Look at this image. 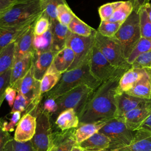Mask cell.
Masks as SVG:
<instances>
[{"mask_svg": "<svg viewBox=\"0 0 151 151\" xmlns=\"http://www.w3.org/2000/svg\"><path fill=\"white\" fill-rule=\"evenodd\" d=\"M36 118L35 133L31 140L34 151H50L53 143L51 116L42 109L40 104L37 111Z\"/></svg>", "mask_w": 151, "mask_h": 151, "instance_id": "7", "label": "cell"}, {"mask_svg": "<svg viewBox=\"0 0 151 151\" xmlns=\"http://www.w3.org/2000/svg\"><path fill=\"white\" fill-rule=\"evenodd\" d=\"M126 93L137 97L151 99V81L149 73L146 71L134 87Z\"/></svg>", "mask_w": 151, "mask_h": 151, "instance_id": "26", "label": "cell"}, {"mask_svg": "<svg viewBox=\"0 0 151 151\" xmlns=\"http://www.w3.org/2000/svg\"><path fill=\"white\" fill-rule=\"evenodd\" d=\"M41 106L44 111L48 112L50 114L51 118L55 114L58 109V105L55 100L51 98H45Z\"/></svg>", "mask_w": 151, "mask_h": 151, "instance_id": "44", "label": "cell"}, {"mask_svg": "<svg viewBox=\"0 0 151 151\" xmlns=\"http://www.w3.org/2000/svg\"><path fill=\"white\" fill-rule=\"evenodd\" d=\"M94 40L96 47L112 65L127 70L132 67L124 57L121 47L114 37H107L96 31Z\"/></svg>", "mask_w": 151, "mask_h": 151, "instance_id": "9", "label": "cell"}, {"mask_svg": "<svg viewBox=\"0 0 151 151\" xmlns=\"http://www.w3.org/2000/svg\"><path fill=\"white\" fill-rule=\"evenodd\" d=\"M148 73H149V75H150V81H151V70H149V71H147Z\"/></svg>", "mask_w": 151, "mask_h": 151, "instance_id": "53", "label": "cell"}, {"mask_svg": "<svg viewBox=\"0 0 151 151\" xmlns=\"http://www.w3.org/2000/svg\"><path fill=\"white\" fill-rule=\"evenodd\" d=\"M42 12L50 21L57 19V8L62 4H66L65 0H40Z\"/></svg>", "mask_w": 151, "mask_h": 151, "instance_id": "34", "label": "cell"}, {"mask_svg": "<svg viewBox=\"0 0 151 151\" xmlns=\"http://www.w3.org/2000/svg\"><path fill=\"white\" fill-rule=\"evenodd\" d=\"M51 21L44 13L35 20L34 25V34L35 35H41L46 32L51 27Z\"/></svg>", "mask_w": 151, "mask_h": 151, "instance_id": "38", "label": "cell"}, {"mask_svg": "<svg viewBox=\"0 0 151 151\" xmlns=\"http://www.w3.org/2000/svg\"><path fill=\"white\" fill-rule=\"evenodd\" d=\"M107 122L86 123L79 125L74 130V136L78 145L98 132Z\"/></svg>", "mask_w": 151, "mask_h": 151, "instance_id": "27", "label": "cell"}, {"mask_svg": "<svg viewBox=\"0 0 151 151\" xmlns=\"http://www.w3.org/2000/svg\"><path fill=\"white\" fill-rule=\"evenodd\" d=\"M19 0H0V18Z\"/></svg>", "mask_w": 151, "mask_h": 151, "instance_id": "46", "label": "cell"}, {"mask_svg": "<svg viewBox=\"0 0 151 151\" xmlns=\"http://www.w3.org/2000/svg\"><path fill=\"white\" fill-rule=\"evenodd\" d=\"M75 129L53 131L52 146L50 151H71L73 146L78 145L74 136Z\"/></svg>", "mask_w": 151, "mask_h": 151, "instance_id": "18", "label": "cell"}, {"mask_svg": "<svg viewBox=\"0 0 151 151\" xmlns=\"http://www.w3.org/2000/svg\"><path fill=\"white\" fill-rule=\"evenodd\" d=\"M145 9H146L147 13V15H148V17H149V19L151 21V3L149 2V3H147V4H146L144 6Z\"/></svg>", "mask_w": 151, "mask_h": 151, "instance_id": "50", "label": "cell"}, {"mask_svg": "<svg viewBox=\"0 0 151 151\" xmlns=\"http://www.w3.org/2000/svg\"><path fill=\"white\" fill-rule=\"evenodd\" d=\"M52 38L51 51L55 54L65 47L67 38L71 33L67 26L61 24L57 19L51 21Z\"/></svg>", "mask_w": 151, "mask_h": 151, "instance_id": "19", "label": "cell"}, {"mask_svg": "<svg viewBox=\"0 0 151 151\" xmlns=\"http://www.w3.org/2000/svg\"><path fill=\"white\" fill-rule=\"evenodd\" d=\"M54 123L61 131H65L78 127L79 119L74 109H68L61 111L58 115Z\"/></svg>", "mask_w": 151, "mask_h": 151, "instance_id": "24", "label": "cell"}, {"mask_svg": "<svg viewBox=\"0 0 151 151\" xmlns=\"http://www.w3.org/2000/svg\"><path fill=\"white\" fill-rule=\"evenodd\" d=\"M4 151H34V149L31 140L19 142L13 138L6 145Z\"/></svg>", "mask_w": 151, "mask_h": 151, "instance_id": "41", "label": "cell"}, {"mask_svg": "<svg viewBox=\"0 0 151 151\" xmlns=\"http://www.w3.org/2000/svg\"><path fill=\"white\" fill-rule=\"evenodd\" d=\"M133 8V11L139 12V10L146 4L150 2V0H129Z\"/></svg>", "mask_w": 151, "mask_h": 151, "instance_id": "48", "label": "cell"}, {"mask_svg": "<svg viewBox=\"0 0 151 151\" xmlns=\"http://www.w3.org/2000/svg\"><path fill=\"white\" fill-rule=\"evenodd\" d=\"M151 114V99H145L138 106L126 113L120 119L130 130H138Z\"/></svg>", "mask_w": 151, "mask_h": 151, "instance_id": "12", "label": "cell"}, {"mask_svg": "<svg viewBox=\"0 0 151 151\" xmlns=\"http://www.w3.org/2000/svg\"><path fill=\"white\" fill-rule=\"evenodd\" d=\"M133 11V6L129 1H123L116 9L108 21L113 22H123Z\"/></svg>", "mask_w": 151, "mask_h": 151, "instance_id": "32", "label": "cell"}, {"mask_svg": "<svg viewBox=\"0 0 151 151\" xmlns=\"http://www.w3.org/2000/svg\"><path fill=\"white\" fill-rule=\"evenodd\" d=\"M75 16L67 3L60 4L57 8V19L64 25L68 27Z\"/></svg>", "mask_w": 151, "mask_h": 151, "instance_id": "35", "label": "cell"}, {"mask_svg": "<svg viewBox=\"0 0 151 151\" xmlns=\"http://www.w3.org/2000/svg\"><path fill=\"white\" fill-rule=\"evenodd\" d=\"M71 151H84V149L81 148L78 145H76L71 150Z\"/></svg>", "mask_w": 151, "mask_h": 151, "instance_id": "51", "label": "cell"}, {"mask_svg": "<svg viewBox=\"0 0 151 151\" xmlns=\"http://www.w3.org/2000/svg\"><path fill=\"white\" fill-rule=\"evenodd\" d=\"M132 68L143 69L146 71L151 70V50L137 57L131 64Z\"/></svg>", "mask_w": 151, "mask_h": 151, "instance_id": "40", "label": "cell"}, {"mask_svg": "<svg viewBox=\"0 0 151 151\" xmlns=\"http://www.w3.org/2000/svg\"><path fill=\"white\" fill-rule=\"evenodd\" d=\"M139 24L142 37L151 40V21L144 7L139 11Z\"/></svg>", "mask_w": 151, "mask_h": 151, "instance_id": "36", "label": "cell"}, {"mask_svg": "<svg viewBox=\"0 0 151 151\" xmlns=\"http://www.w3.org/2000/svg\"><path fill=\"white\" fill-rule=\"evenodd\" d=\"M15 42H12L0 52V75L11 69L14 61Z\"/></svg>", "mask_w": 151, "mask_h": 151, "instance_id": "30", "label": "cell"}, {"mask_svg": "<svg viewBox=\"0 0 151 151\" xmlns=\"http://www.w3.org/2000/svg\"><path fill=\"white\" fill-rule=\"evenodd\" d=\"M84 151H89V150H84ZM98 151H115L113 150H109V149H104V150H98Z\"/></svg>", "mask_w": 151, "mask_h": 151, "instance_id": "52", "label": "cell"}, {"mask_svg": "<svg viewBox=\"0 0 151 151\" xmlns=\"http://www.w3.org/2000/svg\"><path fill=\"white\" fill-rule=\"evenodd\" d=\"M17 90L11 86H9L5 91V99L7 101L9 106L11 108L13 106V104L17 96Z\"/></svg>", "mask_w": 151, "mask_h": 151, "instance_id": "45", "label": "cell"}, {"mask_svg": "<svg viewBox=\"0 0 151 151\" xmlns=\"http://www.w3.org/2000/svg\"><path fill=\"white\" fill-rule=\"evenodd\" d=\"M52 45V38L51 27L46 32L41 35H35L33 40L34 53L41 54L51 51Z\"/></svg>", "mask_w": 151, "mask_h": 151, "instance_id": "28", "label": "cell"}, {"mask_svg": "<svg viewBox=\"0 0 151 151\" xmlns=\"http://www.w3.org/2000/svg\"><path fill=\"white\" fill-rule=\"evenodd\" d=\"M115 151H151V132L139 129L129 145Z\"/></svg>", "mask_w": 151, "mask_h": 151, "instance_id": "16", "label": "cell"}, {"mask_svg": "<svg viewBox=\"0 0 151 151\" xmlns=\"http://www.w3.org/2000/svg\"><path fill=\"white\" fill-rule=\"evenodd\" d=\"M19 1H24V0H19Z\"/></svg>", "mask_w": 151, "mask_h": 151, "instance_id": "55", "label": "cell"}, {"mask_svg": "<svg viewBox=\"0 0 151 151\" xmlns=\"http://www.w3.org/2000/svg\"><path fill=\"white\" fill-rule=\"evenodd\" d=\"M13 138L9 132L4 131L0 127V151H4L6 145Z\"/></svg>", "mask_w": 151, "mask_h": 151, "instance_id": "47", "label": "cell"}, {"mask_svg": "<svg viewBox=\"0 0 151 151\" xmlns=\"http://www.w3.org/2000/svg\"><path fill=\"white\" fill-rule=\"evenodd\" d=\"M146 99L137 97L123 92L116 95V119H120L126 113L138 106Z\"/></svg>", "mask_w": 151, "mask_h": 151, "instance_id": "17", "label": "cell"}, {"mask_svg": "<svg viewBox=\"0 0 151 151\" xmlns=\"http://www.w3.org/2000/svg\"><path fill=\"white\" fill-rule=\"evenodd\" d=\"M31 24H25L15 27L0 26V52L9 44L15 42Z\"/></svg>", "mask_w": 151, "mask_h": 151, "instance_id": "23", "label": "cell"}, {"mask_svg": "<svg viewBox=\"0 0 151 151\" xmlns=\"http://www.w3.org/2000/svg\"><path fill=\"white\" fill-rule=\"evenodd\" d=\"M37 126V118L35 116L27 113L22 116L14 133V139L19 142L30 141L34 137Z\"/></svg>", "mask_w": 151, "mask_h": 151, "instance_id": "13", "label": "cell"}, {"mask_svg": "<svg viewBox=\"0 0 151 151\" xmlns=\"http://www.w3.org/2000/svg\"><path fill=\"white\" fill-rule=\"evenodd\" d=\"M2 122H1V120H0V127H2Z\"/></svg>", "mask_w": 151, "mask_h": 151, "instance_id": "54", "label": "cell"}, {"mask_svg": "<svg viewBox=\"0 0 151 151\" xmlns=\"http://www.w3.org/2000/svg\"><path fill=\"white\" fill-rule=\"evenodd\" d=\"M146 71L143 69L133 68L132 67L127 70L119 80L116 94L127 92L132 89Z\"/></svg>", "mask_w": 151, "mask_h": 151, "instance_id": "22", "label": "cell"}, {"mask_svg": "<svg viewBox=\"0 0 151 151\" xmlns=\"http://www.w3.org/2000/svg\"><path fill=\"white\" fill-rule=\"evenodd\" d=\"M74 60V54L71 48L65 47L55 54L51 68L56 71L63 74L73 64Z\"/></svg>", "mask_w": 151, "mask_h": 151, "instance_id": "21", "label": "cell"}, {"mask_svg": "<svg viewBox=\"0 0 151 151\" xmlns=\"http://www.w3.org/2000/svg\"><path fill=\"white\" fill-rule=\"evenodd\" d=\"M14 88L31 102L37 105L41 104L43 96L40 91V81L34 78L31 68Z\"/></svg>", "mask_w": 151, "mask_h": 151, "instance_id": "11", "label": "cell"}, {"mask_svg": "<svg viewBox=\"0 0 151 151\" xmlns=\"http://www.w3.org/2000/svg\"><path fill=\"white\" fill-rule=\"evenodd\" d=\"M11 114V117L9 118L8 122H2V129L7 132H12L14 130L15 127H17L19 121L20 120L22 114L19 111H15Z\"/></svg>", "mask_w": 151, "mask_h": 151, "instance_id": "43", "label": "cell"}, {"mask_svg": "<svg viewBox=\"0 0 151 151\" xmlns=\"http://www.w3.org/2000/svg\"><path fill=\"white\" fill-rule=\"evenodd\" d=\"M88 64L92 75L102 83L110 80L120 78L127 71V70L112 65L103 55L95 44L92 49Z\"/></svg>", "mask_w": 151, "mask_h": 151, "instance_id": "6", "label": "cell"}, {"mask_svg": "<svg viewBox=\"0 0 151 151\" xmlns=\"http://www.w3.org/2000/svg\"><path fill=\"white\" fill-rule=\"evenodd\" d=\"M68 28L71 33L83 37L91 36L97 31L87 25L76 15L72 19Z\"/></svg>", "mask_w": 151, "mask_h": 151, "instance_id": "31", "label": "cell"}, {"mask_svg": "<svg viewBox=\"0 0 151 151\" xmlns=\"http://www.w3.org/2000/svg\"><path fill=\"white\" fill-rule=\"evenodd\" d=\"M78 145L84 150L98 151L108 149L110 139L105 134L98 132Z\"/></svg>", "mask_w": 151, "mask_h": 151, "instance_id": "25", "label": "cell"}, {"mask_svg": "<svg viewBox=\"0 0 151 151\" xmlns=\"http://www.w3.org/2000/svg\"><path fill=\"white\" fill-rule=\"evenodd\" d=\"M55 54L49 51L41 54L34 53L31 70L35 79L41 81L43 76L51 66Z\"/></svg>", "mask_w": 151, "mask_h": 151, "instance_id": "15", "label": "cell"}, {"mask_svg": "<svg viewBox=\"0 0 151 151\" xmlns=\"http://www.w3.org/2000/svg\"><path fill=\"white\" fill-rule=\"evenodd\" d=\"M119 80H108L94 90L78 116L79 125L107 122L116 117V95Z\"/></svg>", "mask_w": 151, "mask_h": 151, "instance_id": "1", "label": "cell"}, {"mask_svg": "<svg viewBox=\"0 0 151 151\" xmlns=\"http://www.w3.org/2000/svg\"><path fill=\"white\" fill-rule=\"evenodd\" d=\"M99 132L110 139V146L107 149L113 150L129 145L135 134V131L129 130L123 121L116 118L107 121Z\"/></svg>", "mask_w": 151, "mask_h": 151, "instance_id": "8", "label": "cell"}, {"mask_svg": "<svg viewBox=\"0 0 151 151\" xmlns=\"http://www.w3.org/2000/svg\"><path fill=\"white\" fill-rule=\"evenodd\" d=\"M40 0L19 1L0 18V26L15 27L31 24L42 14Z\"/></svg>", "mask_w": 151, "mask_h": 151, "instance_id": "3", "label": "cell"}, {"mask_svg": "<svg viewBox=\"0 0 151 151\" xmlns=\"http://www.w3.org/2000/svg\"><path fill=\"white\" fill-rule=\"evenodd\" d=\"M94 91L86 85H80L58 97L55 99L58 109L55 114L51 118V120H55L61 111L68 109H74L78 116Z\"/></svg>", "mask_w": 151, "mask_h": 151, "instance_id": "5", "label": "cell"}, {"mask_svg": "<svg viewBox=\"0 0 151 151\" xmlns=\"http://www.w3.org/2000/svg\"><path fill=\"white\" fill-rule=\"evenodd\" d=\"M151 50V40L141 37L129 56L126 59L129 64H132L135 59L141 54Z\"/></svg>", "mask_w": 151, "mask_h": 151, "instance_id": "33", "label": "cell"}, {"mask_svg": "<svg viewBox=\"0 0 151 151\" xmlns=\"http://www.w3.org/2000/svg\"><path fill=\"white\" fill-rule=\"evenodd\" d=\"M114 37L118 41L126 60L142 37L139 13L133 11L122 24Z\"/></svg>", "mask_w": 151, "mask_h": 151, "instance_id": "4", "label": "cell"}, {"mask_svg": "<svg viewBox=\"0 0 151 151\" xmlns=\"http://www.w3.org/2000/svg\"><path fill=\"white\" fill-rule=\"evenodd\" d=\"M11 69L0 75V107L5 99V91L10 86Z\"/></svg>", "mask_w": 151, "mask_h": 151, "instance_id": "42", "label": "cell"}, {"mask_svg": "<svg viewBox=\"0 0 151 151\" xmlns=\"http://www.w3.org/2000/svg\"><path fill=\"white\" fill-rule=\"evenodd\" d=\"M122 22H113L108 21H101L97 31L103 36L113 37L120 27Z\"/></svg>", "mask_w": 151, "mask_h": 151, "instance_id": "37", "label": "cell"}, {"mask_svg": "<svg viewBox=\"0 0 151 151\" xmlns=\"http://www.w3.org/2000/svg\"><path fill=\"white\" fill-rule=\"evenodd\" d=\"M95 33L89 37L80 36L71 32L70 34L65 47H69L73 51L74 60L68 70L79 67L89 61L95 44Z\"/></svg>", "mask_w": 151, "mask_h": 151, "instance_id": "10", "label": "cell"}, {"mask_svg": "<svg viewBox=\"0 0 151 151\" xmlns=\"http://www.w3.org/2000/svg\"><path fill=\"white\" fill-rule=\"evenodd\" d=\"M140 128L145 129H146V130L151 132V114L144 121V122L142 123V124Z\"/></svg>", "mask_w": 151, "mask_h": 151, "instance_id": "49", "label": "cell"}, {"mask_svg": "<svg viewBox=\"0 0 151 151\" xmlns=\"http://www.w3.org/2000/svg\"><path fill=\"white\" fill-rule=\"evenodd\" d=\"M62 74L50 67L40 81V91L43 96L51 90L58 83Z\"/></svg>", "mask_w": 151, "mask_h": 151, "instance_id": "29", "label": "cell"}, {"mask_svg": "<svg viewBox=\"0 0 151 151\" xmlns=\"http://www.w3.org/2000/svg\"><path fill=\"white\" fill-rule=\"evenodd\" d=\"M123 1H116L105 4L99 8L98 12L101 21H108Z\"/></svg>", "mask_w": 151, "mask_h": 151, "instance_id": "39", "label": "cell"}, {"mask_svg": "<svg viewBox=\"0 0 151 151\" xmlns=\"http://www.w3.org/2000/svg\"><path fill=\"white\" fill-rule=\"evenodd\" d=\"M88 61L79 67L68 70L62 74L57 84L51 90L45 94V98L55 100L80 85H86L96 90L102 83L97 80L91 73Z\"/></svg>", "mask_w": 151, "mask_h": 151, "instance_id": "2", "label": "cell"}, {"mask_svg": "<svg viewBox=\"0 0 151 151\" xmlns=\"http://www.w3.org/2000/svg\"><path fill=\"white\" fill-rule=\"evenodd\" d=\"M33 54L14 60L11 68L10 86L14 88L31 68Z\"/></svg>", "mask_w": 151, "mask_h": 151, "instance_id": "20", "label": "cell"}, {"mask_svg": "<svg viewBox=\"0 0 151 151\" xmlns=\"http://www.w3.org/2000/svg\"><path fill=\"white\" fill-rule=\"evenodd\" d=\"M34 22L35 21L31 24L15 41L14 60L34 53L33 47Z\"/></svg>", "mask_w": 151, "mask_h": 151, "instance_id": "14", "label": "cell"}]
</instances>
